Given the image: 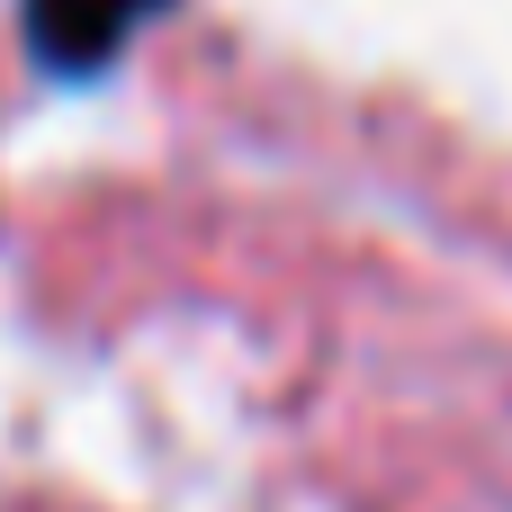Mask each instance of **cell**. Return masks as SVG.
Instances as JSON below:
<instances>
[{"label": "cell", "instance_id": "6da1fadb", "mask_svg": "<svg viewBox=\"0 0 512 512\" xmlns=\"http://www.w3.org/2000/svg\"><path fill=\"white\" fill-rule=\"evenodd\" d=\"M162 0H27V45L54 72H99Z\"/></svg>", "mask_w": 512, "mask_h": 512}]
</instances>
